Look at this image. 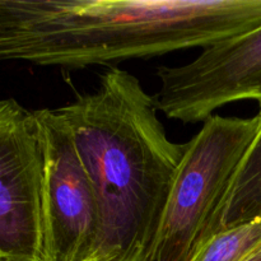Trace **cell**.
<instances>
[{
	"label": "cell",
	"mask_w": 261,
	"mask_h": 261,
	"mask_svg": "<svg viewBox=\"0 0 261 261\" xmlns=\"http://www.w3.org/2000/svg\"><path fill=\"white\" fill-rule=\"evenodd\" d=\"M261 27V0H0V61L115 68Z\"/></svg>",
	"instance_id": "1"
},
{
	"label": "cell",
	"mask_w": 261,
	"mask_h": 261,
	"mask_svg": "<svg viewBox=\"0 0 261 261\" xmlns=\"http://www.w3.org/2000/svg\"><path fill=\"white\" fill-rule=\"evenodd\" d=\"M58 111L96 191L99 234L92 261H155L186 143L167 137L154 94L115 66L93 93L78 94Z\"/></svg>",
	"instance_id": "2"
},
{
	"label": "cell",
	"mask_w": 261,
	"mask_h": 261,
	"mask_svg": "<svg viewBox=\"0 0 261 261\" xmlns=\"http://www.w3.org/2000/svg\"><path fill=\"white\" fill-rule=\"evenodd\" d=\"M259 219H261V125L232 181L222 209L219 232Z\"/></svg>",
	"instance_id": "7"
},
{
	"label": "cell",
	"mask_w": 261,
	"mask_h": 261,
	"mask_svg": "<svg viewBox=\"0 0 261 261\" xmlns=\"http://www.w3.org/2000/svg\"><path fill=\"white\" fill-rule=\"evenodd\" d=\"M0 261H48L40 127L13 98L0 101Z\"/></svg>",
	"instance_id": "4"
},
{
	"label": "cell",
	"mask_w": 261,
	"mask_h": 261,
	"mask_svg": "<svg viewBox=\"0 0 261 261\" xmlns=\"http://www.w3.org/2000/svg\"><path fill=\"white\" fill-rule=\"evenodd\" d=\"M261 115H213L186 143L168 196L155 261H193L219 232L234 175L256 137Z\"/></svg>",
	"instance_id": "3"
},
{
	"label": "cell",
	"mask_w": 261,
	"mask_h": 261,
	"mask_svg": "<svg viewBox=\"0 0 261 261\" xmlns=\"http://www.w3.org/2000/svg\"><path fill=\"white\" fill-rule=\"evenodd\" d=\"M158 111L182 124L204 122L232 102L254 99L261 114V27L204 47L193 61L158 66Z\"/></svg>",
	"instance_id": "5"
},
{
	"label": "cell",
	"mask_w": 261,
	"mask_h": 261,
	"mask_svg": "<svg viewBox=\"0 0 261 261\" xmlns=\"http://www.w3.org/2000/svg\"><path fill=\"white\" fill-rule=\"evenodd\" d=\"M260 241L261 219L217 233L193 261H241Z\"/></svg>",
	"instance_id": "8"
},
{
	"label": "cell",
	"mask_w": 261,
	"mask_h": 261,
	"mask_svg": "<svg viewBox=\"0 0 261 261\" xmlns=\"http://www.w3.org/2000/svg\"><path fill=\"white\" fill-rule=\"evenodd\" d=\"M241 261H261V241Z\"/></svg>",
	"instance_id": "9"
},
{
	"label": "cell",
	"mask_w": 261,
	"mask_h": 261,
	"mask_svg": "<svg viewBox=\"0 0 261 261\" xmlns=\"http://www.w3.org/2000/svg\"><path fill=\"white\" fill-rule=\"evenodd\" d=\"M43 150L48 261H92L99 234L96 191L73 134L56 110H35Z\"/></svg>",
	"instance_id": "6"
}]
</instances>
